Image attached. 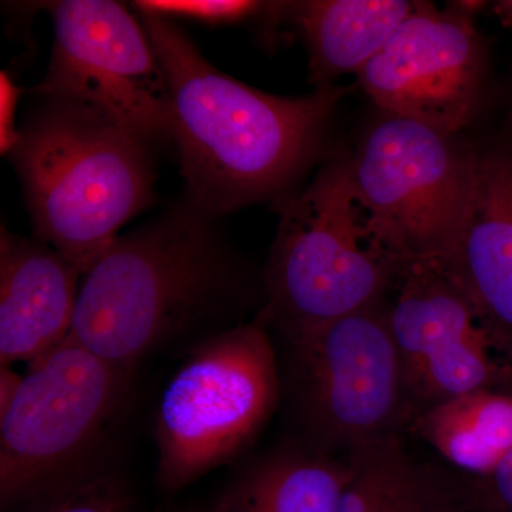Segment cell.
<instances>
[{
	"label": "cell",
	"instance_id": "17",
	"mask_svg": "<svg viewBox=\"0 0 512 512\" xmlns=\"http://www.w3.org/2000/svg\"><path fill=\"white\" fill-rule=\"evenodd\" d=\"M414 429L454 466L487 478L512 451V394L478 390L433 404Z\"/></svg>",
	"mask_w": 512,
	"mask_h": 512
},
{
	"label": "cell",
	"instance_id": "1",
	"mask_svg": "<svg viewBox=\"0 0 512 512\" xmlns=\"http://www.w3.org/2000/svg\"><path fill=\"white\" fill-rule=\"evenodd\" d=\"M138 16L170 93L188 200L215 218L292 192L318 160L348 87L326 84L298 97L261 92L212 66L175 22Z\"/></svg>",
	"mask_w": 512,
	"mask_h": 512
},
{
	"label": "cell",
	"instance_id": "9",
	"mask_svg": "<svg viewBox=\"0 0 512 512\" xmlns=\"http://www.w3.org/2000/svg\"><path fill=\"white\" fill-rule=\"evenodd\" d=\"M52 60L36 86L42 99L99 111L151 143L173 141L170 93L140 16L111 0L46 3Z\"/></svg>",
	"mask_w": 512,
	"mask_h": 512
},
{
	"label": "cell",
	"instance_id": "13",
	"mask_svg": "<svg viewBox=\"0 0 512 512\" xmlns=\"http://www.w3.org/2000/svg\"><path fill=\"white\" fill-rule=\"evenodd\" d=\"M82 272L39 239L2 227L0 365L33 362L62 345L72 329Z\"/></svg>",
	"mask_w": 512,
	"mask_h": 512
},
{
	"label": "cell",
	"instance_id": "2",
	"mask_svg": "<svg viewBox=\"0 0 512 512\" xmlns=\"http://www.w3.org/2000/svg\"><path fill=\"white\" fill-rule=\"evenodd\" d=\"M212 220L188 200L114 239L82 276L67 339L130 370L195 326L224 318L244 282Z\"/></svg>",
	"mask_w": 512,
	"mask_h": 512
},
{
	"label": "cell",
	"instance_id": "11",
	"mask_svg": "<svg viewBox=\"0 0 512 512\" xmlns=\"http://www.w3.org/2000/svg\"><path fill=\"white\" fill-rule=\"evenodd\" d=\"M387 322L402 362L410 400L426 407L491 389L505 373L448 261L427 259L400 268Z\"/></svg>",
	"mask_w": 512,
	"mask_h": 512
},
{
	"label": "cell",
	"instance_id": "12",
	"mask_svg": "<svg viewBox=\"0 0 512 512\" xmlns=\"http://www.w3.org/2000/svg\"><path fill=\"white\" fill-rule=\"evenodd\" d=\"M451 269L493 352L512 367V140L474 144L473 180Z\"/></svg>",
	"mask_w": 512,
	"mask_h": 512
},
{
	"label": "cell",
	"instance_id": "16",
	"mask_svg": "<svg viewBox=\"0 0 512 512\" xmlns=\"http://www.w3.org/2000/svg\"><path fill=\"white\" fill-rule=\"evenodd\" d=\"M339 512H460V498L436 471L413 460L397 437L349 454Z\"/></svg>",
	"mask_w": 512,
	"mask_h": 512
},
{
	"label": "cell",
	"instance_id": "4",
	"mask_svg": "<svg viewBox=\"0 0 512 512\" xmlns=\"http://www.w3.org/2000/svg\"><path fill=\"white\" fill-rule=\"evenodd\" d=\"M275 205L279 224L259 322L286 338L382 303L403 265L376 237L348 158L329 161Z\"/></svg>",
	"mask_w": 512,
	"mask_h": 512
},
{
	"label": "cell",
	"instance_id": "19",
	"mask_svg": "<svg viewBox=\"0 0 512 512\" xmlns=\"http://www.w3.org/2000/svg\"><path fill=\"white\" fill-rule=\"evenodd\" d=\"M133 8L138 13L158 16L175 22L191 20L202 25L228 26L269 18L276 2H251V0H140Z\"/></svg>",
	"mask_w": 512,
	"mask_h": 512
},
{
	"label": "cell",
	"instance_id": "21",
	"mask_svg": "<svg viewBox=\"0 0 512 512\" xmlns=\"http://www.w3.org/2000/svg\"><path fill=\"white\" fill-rule=\"evenodd\" d=\"M491 500L501 512H512V451L491 476L485 478Z\"/></svg>",
	"mask_w": 512,
	"mask_h": 512
},
{
	"label": "cell",
	"instance_id": "6",
	"mask_svg": "<svg viewBox=\"0 0 512 512\" xmlns=\"http://www.w3.org/2000/svg\"><path fill=\"white\" fill-rule=\"evenodd\" d=\"M130 370L66 339L30 365L0 412V505L10 512L92 467Z\"/></svg>",
	"mask_w": 512,
	"mask_h": 512
},
{
	"label": "cell",
	"instance_id": "18",
	"mask_svg": "<svg viewBox=\"0 0 512 512\" xmlns=\"http://www.w3.org/2000/svg\"><path fill=\"white\" fill-rule=\"evenodd\" d=\"M10 512H137V508L120 476L92 466Z\"/></svg>",
	"mask_w": 512,
	"mask_h": 512
},
{
	"label": "cell",
	"instance_id": "7",
	"mask_svg": "<svg viewBox=\"0 0 512 512\" xmlns=\"http://www.w3.org/2000/svg\"><path fill=\"white\" fill-rule=\"evenodd\" d=\"M348 163L376 237L400 265L450 261L470 198L474 144L382 113Z\"/></svg>",
	"mask_w": 512,
	"mask_h": 512
},
{
	"label": "cell",
	"instance_id": "8",
	"mask_svg": "<svg viewBox=\"0 0 512 512\" xmlns=\"http://www.w3.org/2000/svg\"><path fill=\"white\" fill-rule=\"evenodd\" d=\"M286 340L305 444L349 456L396 436L410 397L382 303Z\"/></svg>",
	"mask_w": 512,
	"mask_h": 512
},
{
	"label": "cell",
	"instance_id": "3",
	"mask_svg": "<svg viewBox=\"0 0 512 512\" xmlns=\"http://www.w3.org/2000/svg\"><path fill=\"white\" fill-rule=\"evenodd\" d=\"M153 146L99 111L42 99L8 154L36 239L86 274L153 201Z\"/></svg>",
	"mask_w": 512,
	"mask_h": 512
},
{
	"label": "cell",
	"instance_id": "22",
	"mask_svg": "<svg viewBox=\"0 0 512 512\" xmlns=\"http://www.w3.org/2000/svg\"><path fill=\"white\" fill-rule=\"evenodd\" d=\"M20 382H22V376L16 375L10 367H2V372H0V412L12 402L18 392Z\"/></svg>",
	"mask_w": 512,
	"mask_h": 512
},
{
	"label": "cell",
	"instance_id": "14",
	"mask_svg": "<svg viewBox=\"0 0 512 512\" xmlns=\"http://www.w3.org/2000/svg\"><path fill=\"white\" fill-rule=\"evenodd\" d=\"M413 8L407 0H309L286 2L285 18L305 40L309 82L320 87L362 70Z\"/></svg>",
	"mask_w": 512,
	"mask_h": 512
},
{
	"label": "cell",
	"instance_id": "24",
	"mask_svg": "<svg viewBox=\"0 0 512 512\" xmlns=\"http://www.w3.org/2000/svg\"><path fill=\"white\" fill-rule=\"evenodd\" d=\"M180 512H227L225 510L224 505H222L221 501H218L217 504L212 505L210 508H200V510H190V511H180Z\"/></svg>",
	"mask_w": 512,
	"mask_h": 512
},
{
	"label": "cell",
	"instance_id": "23",
	"mask_svg": "<svg viewBox=\"0 0 512 512\" xmlns=\"http://www.w3.org/2000/svg\"><path fill=\"white\" fill-rule=\"evenodd\" d=\"M490 8L504 28L512 29V0H498L491 3Z\"/></svg>",
	"mask_w": 512,
	"mask_h": 512
},
{
	"label": "cell",
	"instance_id": "10",
	"mask_svg": "<svg viewBox=\"0 0 512 512\" xmlns=\"http://www.w3.org/2000/svg\"><path fill=\"white\" fill-rule=\"evenodd\" d=\"M357 83L384 114L461 134L483 106L488 49L473 16L414 2Z\"/></svg>",
	"mask_w": 512,
	"mask_h": 512
},
{
	"label": "cell",
	"instance_id": "20",
	"mask_svg": "<svg viewBox=\"0 0 512 512\" xmlns=\"http://www.w3.org/2000/svg\"><path fill=\"white\" fill-rule=\"evenodd\" d=\"M19 96V87L3 72L0 76V147L6 156L19 140V130L15 127Z\"/></svg>",
	"mask_w": 512,
	"mask_h": 512
},
{
	"label": "cell",
	"instance_id": "5",
	"mask_svg": "<svg viewBox=\"0 0 512 512\" xmlns=\"http://www.w3.org/2000/svg\"><path fill=\"white\" fill-rule=\"evenodd\" d=\"M279 394L264 323L231 326L202 340L158 404V484L181 490L237 457L271 419Z\"/></svg>",
	"mask_w": 512,
	"mask_h": 512
},
{
	"label": "cell",
	"instance_id": "15",
	"mask_svg": "<svg viewBox=\"0 0 512 512\" xmlns=\"http://www.w3.org/2000/svg\"><path fill=\"white\" fill-rule=\"evenodd\" d=\"M350 461L308 444L255 461L221 498L227 512H339Z\"/></svg>",
	"mask_w": 512,
	"mask_h": 512
}]
</instances>
